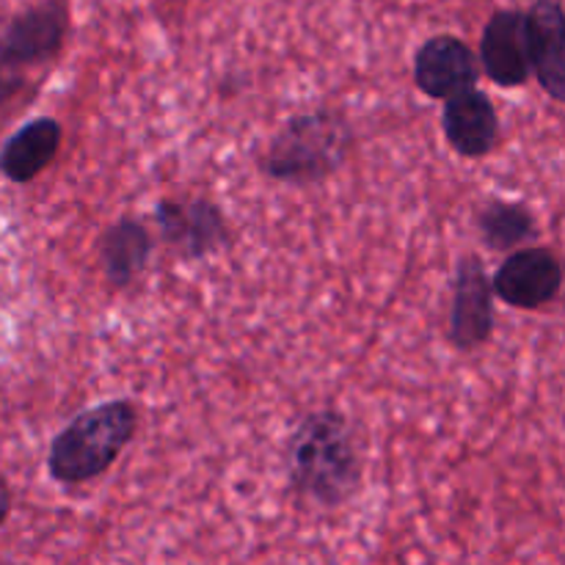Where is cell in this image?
<instances>
[{
    "instance_id": "6da1fadb",
    "label": "cell",
    "mask_w": 565,
    "mask_h": 565,
    "mask_svg": "<svg viewBox=\"0 0 565 565\" xmlns=\"http://www.w3.org/2000/svg\"><path fill=\"white\" fill-rule=\"evenodd\" d=\"M362 456L345 414L320 408L307 414L287 441V475L298 497L340 508L362 486Z\"/></svg>"
},
{
    "instance_id": "7a4b0ae2",
    "label": "cell",
    "mask_w": 565,
    "mask_h": 565,
    "mask_svg": "<svg viewBox=\"0 0 565 565\" xmlns=\"http://www.w3.org/2000/svg\"><path fill=\"white\" fill-rule=\"evenodd\" d=\"M353 127L340 108L301 110L290 116L265 147L259 169L285 185H318L345 166Z\"/></svg>"
},
{
    "instance_id": "3957f363",
    "label": "cell",
    "mask_w": 565,
    "mask_h": 565,
    "mask_svg": "<svg viewBox=\"0 0 565 565\" xmlns=\"http://www.w3.org/2000/svg\"><path fill=\"white\" fill-rule=\"evenodd\" d=\"M138 430L130 401H108L77 414L53 439L47 472L61 486H81L108 472Z\"/></svg>"
},
{
    "instance_id": "277c9868",
    "label": "cell",
    "mask_w": 565,
    "mask_h": 565,
    "mask_svg": "<svg viewBox=\"0 0 565 565\" xmlns=\"http://www.w3.org/2000/svg\"><path fill=\"white\" fill-rule=\"evenodd\" d=\"M152 215L160 241L182 259H204L232 243L224 210L207 196L160 199Z\"/></svg>"
},
{
    "instance_id": "5b68a950",
    "label": "cell",
    "mask_w": 565,
    "mask_h": 565,
    "mask_svg": "<svg viewBox=\"0 0 565 565\" xmlns=\"http://www.w3.org/2000/svg\"><path fill=\"white\" fill-rule=\"evenodd\" d=\"M491 290L513 309H541L563 290V265L546 246L516 248L508 254L491 279Z\"/></svg>"
},
{
    "instance_id": "8992f818",
    "label": "cell",
    "mask_w": 565,
    "mask_h": 565,
    "mask_svg": "<svg viewBox=\"0 0 565 565\" xmlns=\"http://www.w3.org/2000/svg\"><path fill=\"white\" fill-rule=\"evenodd\" d=\"M494 290H491L483 259H478L475 254H463L458 259L456 279H452L447 337L458 351H472L494 334Z\"/></svg>"
},
{
    "instance_id": "52a82bcc",
    "label": "cell",
    "mask_w": 565,
    "mask_h": 565,
    "mask_svg": "<svg viewBox=\"0 0 565 565\" xmlns=\"http://www.w3.org/2000/svg\"><path fill=\"white\" fill-rule=\"evenodd\" d=\"M66 31H70V11L64 0H42L11 17L9 25L0 31V44L17 66L28 70L58 58Z\"/></svg>"
},
{
    "instance_id": "ba28073f",
    "label": "cell",
    "mask_w": 565,
    "mask_h": 565,
    "mask_svg": "<svg viewBox=\"0 0 565 565\" xmlns=\"http://www.w3.org/2000/svg\"><path fill=\"white\" fill-rule=\"evenodd\" d=\"M480 77V61L463 39L439 33L423 42L414 55V83L430 99H447L450 94L472 88Z\"/></svg>"
},
{
    "instance_id": "9c48e42d",
    "label": "cell",
    "mask_w": 565,
    "mask_h": 565,
    "mask_svg": "<svg viewBox=\"0 0 565 565\" xmlns=\"http://www.w3.org/2000/svg\"><path fill=\"white\" fill-rule=\"evenodd\" d=\"M445 138L463 158H486L500 141V116L478 86L450 94L441 110Z\"/></svg>"
},
{
    "instance_id": "30bf717a",
    "label": "cell",
    "mask_w": 565,
    "mask_h": 565,
    "mask_svg": "<svg viewBox=\"0 0 565 565\" xmlns=\"http://www.w3.org/2000/svg\"><path fill=\"white\" fill-rule=\"evenodd\" d=\"M530 70L555 103H565V17L557 0H541L524 11Z\"/></svg>"
},
{
    "instance_id": "8fae6325",
    "label": "cell",
    "mask_w": 565,
    "mask_h": 565,
    "mask_svg": "<svg viewBox=\"0 0 565 565\" xmlns=\"http://www.w3.org/2000/svg\"><path fill=\"white\" fill-rule=\"evenodd\" d=\"M480 64L483 72L502 88H519L530 81L527 31H524V11L502 9L486 25L480 39Z\"/></svg>"
},
{
    "instance_id": "7c38bea8",
    "label": "cell",
    "mask_w": 565,
    "mask_h": 565,
    "mask_svg": "<svg viewBox=\"0 0 565 565\" xmlns=\"http://www.w3.org/2000/svg\"><path fill=\"white\" fill-rule=\"evenodd\" d=\"M61 138H64V127L53 116H36L25 121L0 147V174L17 185L36 180L58 158Z\"/></svg>"
},
{
    "instance_id": "4fadbf2b",
    "label": "cell",
    "mask_w": 565,
    "mask_h": 565,
    "mask_svg": "<svg viewBox=\"0 0 565 565\" xmlns=\"http://www.w3.org/2000/svg\"><path fill=\"white\" fill-rule=\"evenodd\" d=\"M152 235L138 218H119L99 237V265L114 287H130L147 270Z\"/></svg>"
},
{
    "instance_id": "5bb4252c",
    "label": "cell",
    "mask_w": 565,
    "mask_h": 565,
    "mask_svg": "<svg viewBox=\"0 0 565 565\" xmlns=\"http://www.w3.org/2000/svg\"><path fill=\"white\" fill-rule=\"evenodd\" d=\"M478 230L491 252H513L539 235L535 215L524 204L505 199H491L480 207Z\"/></svg>"
},
{
    "instance_id": "9a60e30c",
    "label": "cell",
    "mask_w": 565,
    "mask_h": 565,
    "mask_svg": "<svg viewBox=\"0 0 565 565\" xmlns=\"http://www.w3.org/2000/svg\"><path fill=\"white\" fill-rule=\"evenodd\" d=\"M22 86H25V70L17 66L0 44V105L14 97Z\"/></svg>"
},
{
    "instance_id": "2e32d148",
    "label": "cell",
    "mask_w": 565,
    "mask_h": 565,
    "mask_svg": "<svg viewBox=\"0 0 565 565\" xmlns=\"http://www.w3.org/2000/svg\"><path fill=\"white\" fill-rule=\"evenodd\" d=\"M9 513H11V489H9V483H6L3 475H0V527L6 524Z\"/></svg>"
}]
</instances>
